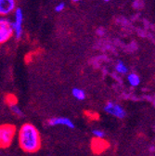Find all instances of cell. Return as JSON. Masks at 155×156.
I'll list each match as a JSON object with an SVG mask.
<instances>
[{
  "label": "cell",
  "instance_id": "obj_1",
  "mask_svg": "<svg viewBox=\"0 0 155 156\" xmlns=\"http://www.w3.org/2000/svg\"><path fill=\"white\" fill-rule=\"evenodd\" d=\"M18 143L20 148L25 152H36L41 148V136L33 124H23L17 132Z\"/></svg>",
  "mask_w": 155,
  "mask_h": 156
},
{
  "label": "cell",
  "instance_id": "obj_2",
  "mask_svg": "<svg viewBox=\"0 0 155 156\" xmlns=\"http://www.w3.org/2000/svg\"><path fill=\"white\" fill-rule=\"evenodd\" d=\"M17 134L15 126L10 124H4L0 126V148L5 149L9 147Z\"/></svg>",
  "mask_w": 155,
  "mask_h": 156
},
{
  "label": "cell",
  "instance_id": "obj_3",
  "mask_svg": "<svg viewBox=\"0 0 155 156\" xmlns=\"http://www.w3.org/2000/svg\"><path fill=\"white\" fill-rule=\"evenodd\" d=\"M23 13L22 9L18 8L15 9L14 22L11 23V27L16 39H20L23 35Z\"/></svg>",
  "mask_w": 155,
  "mask_h": 156
},
{
  "label": "cell",
  "instance_id": "obj_4",
  "mask_svg": "<svg viewBox=\"0 0 155 156\" xmlns=\"http://www.w3.org/2000/svg\"><path fill=\"white\" fill-rule=\"evenodd\" d=\"M13 35L11 23L5 18H0V44L9 40Z\"/></svg>",
  "mask_w": 155,
  "mask_h": 156
},
{
  "label": "cell",
  "instance_id": "obj_5",
  "mask_svg": "<svg viewBox=\"0 0 155 156\" xmlns=\"http://www.w3.org/2000/svg\"><path fill=\"white\" fill-rule=\"evenodd\" d=\"M104 111L108 114L112 115V116L116 117V118H120V119L125 118L126 115L125 110L120 104H117L113 101L107 102L106 105L104 106Z\"/></svg>",
  "mask_w": 155,
  "mask_h": 156
},
{
  "label": "cell",
  "instance_id": "obj_6",
  "mask_svg": "<svg viewBox=\"0 0 155 156\" xmlns=\"http://www.w3.org/2000/svg\"><path fill=\"white\" fill-rule=\"evenodd\" d=\"M47 125L48 126H65L68 128H74V124L73 122L68 118V117H64V116H57V117H52V118L48 119L47 121Z\"/></svg>",
  "mask_w": 155,
  "mask_h": 156
},
{
  "label": "cell",
  "instance_id": "obj_7",
  "mask_svg": "<svg viewBox=\"0 0 155 156\" xmlns=\"http://www.w3.org/2000/svg\"><path fill=\"white\" fill-rule=\"evenodd\" d=\"M15 0H0V15L6 16L15 10Z\"/></svg>",
  "mask_w": 155,
  "mask_h": 156
},
{
  "label": "cell",
  "instance_id": "obj_8",
  "mask_svg": "<svg viewBox=\"0 0 155 156\" xmlns=\"http://www.w3.org/2000/svg\"><path fill=\"white\" fill-rule=\"evenodd\" d=\"M8 103H9V106L11 110V112L18 117H23V110L19 107V105L17 104L16 102V100L15 98L12 97V96H9L8 98Z\"/></svg>",
  "mask_w": 155,
  "mask_h": 156
},
{
  "label": "cell",
  "instance_id": "obj_9",
  "mask_svg": "<svg viewBox=\"0 0 155 156\" xmlns=\"http://www.w3.org/2000/svg\"><path fill=\"white\" fill-rule=\"evenodd\" d=\"M72 95L77 101H84L86 97V94L84 89L79 88V87H74L72 90Z\"/></svg>",
  "mask_w": 155,
  "mask_h": 156
},
{
  "label": "cell",
  "instance_id": "obj_10",
  "mask_svg": "<svg viewBox=\"0 0 155 156\" xmlns=\"http://www.w3.org/2000/svg\"><path fill=\"white\" fill-rule=\"evenodd\" d=\"M140 81H141L140 77L137 73H129L127 75V82L133 87H139L140 84Z\"/></svg>",
  "mask_w": 155,
  "mask_h": 156
},
{
  "label": "cell",
  "instance_id": "obj_11",
  "mask_svg": "<svg viewBox=\"0 0 155 156\" xmlns=\"http://www.w3.org/2000/svg\"><path fill=\"white\" fill-rule=\"evenodd\" d=\"M115 71L120 74H126L128 73V68L124 62L118 61L115 64Z\"/></svg>",
  "mask_w": 155,
  "mask_h": 156
},
{
  "label": "cell",
  "instance_id": "obj_12",
  "mask_svg": "<svg viewBox=\"0 0 155 156\" xmlns=\"http://www.w3.org/2000/svg\"><path fill=\"white\" fill-rule=\"evenodd\" d=\"M92 134H93V136H95L97 140H102L105 136V132L103 130L98 129V128L93 129L92 130Z\"/></svg>",
  "mask_w": 155,
  "mask_h": 156
},
{
  "label": "cell",
  "instance_id": "obj_13",
  "mask_svg": "<svg viewBox=\"0 0 155 156\" xmlns=\"http://www.w3.org/2000/svg\"><path fill=\"white\" fill-rule=\"evenodd\" d=\"M65 9V4L63 2H61L55 7V11L56 12H62Z\"/></svg>",
  "mask_w": 155,
  "mask_h": 156
},
{
  "label": "cell",
  "instance_id": "obj_14",
  "mask_svg": "<svg viewBox=\"0 0 155 156\" xmlns=\"http://www.w3.org/2000/svg\"><path fill=\"white\" fill-rule=\"evenodd\" d=\"M140 5H142V2L140 1V0H136V1L133 3V6H134L136 9L140 8Z\"/></svg>",
  "mask_w": 155,
  "mask_h": 156
},
{
  "label": "cell",
  "instance_id": "obj_15",
  "mask_svg": "<svg viewBox=\"0 0 155 156\" xmlns=\"http://www.w3.org/2000/svg\"><path fill=\"white\" fill-rule=\"evenodd\" d=\"M104 34H105V31H104V29H102V28H100V29L97 30V34L100 35V36L104 35Z\"/></svg>",
  "mask_w": 155,
  "mask_h": 156
},
{
  "label": "cell",
  "instance_id": "obj_16",
  "mask_svg": "<svg viewBox=\"0 0 155 156\" xmlns=\"http://www.w3.org/2000/svg\"><path fill=\"white\" fill-rule=\"evenodd\" d=\"M80 0H72V2H74V3H77V2H79Z\"/></svg>",
  "mask_w": 155,
  "mask_h": 156
},
{
  "label": "cell",
  "instance_id": "obj_17",
  "mask_svg": "<svg viewBox=\"0 0 155 156\" xmlns=\"http://www.w3.org/2000/svg\"><path fill=\"white\" fill-rule=\"evenodd\" d=\"M105 2H109V1H111V0H104Z\"/></svg>",
  "mask_w": 155,
  "mask_h": 156
}]
</instances>
